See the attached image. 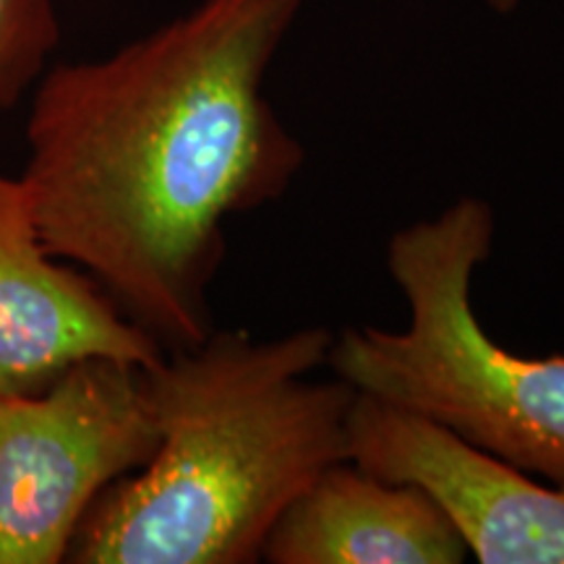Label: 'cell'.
<instances>
[{
  "mask_svg": "<svg viewBox=\"0 0 564 564\" xmlns=\"http://www.w3.org/2000/svg\"><path fill=\"white\" fill-rule=\"evenodd\" d=\"M350 460L392 484L419 486L481 564H564V484H535L460 436L371 394L356 392Z\"/></svg>",
  "mask_w": 564,
  "mask_h": 564,
  "instance_id": "obj_5",
  "label": "cell"
},
{
  "mask_svg": "<svg viewBox=\"0 0 564 564\" xmlns=\"http://www.w3.org/2000/svg\"><path fill=\"white\" fill-rule=\"evenodd\" d=\"M494 11H512L518 6V0H486Z\"/></svg>",
  "mask_w": 564,
  "mask_h": 564,
  "instance_id": "obj_9",
  "label": "cell"
},
{
  "mask_svg": "<svg viewBox=\"0 0 564 564\" xmlns=\"http://www.w3.org/2000/svg\"><path fill=\"white\" fill-rule=\"evenodd\" d=\"M58 40L55 0H0V121L37 87Z\"/></svg>",
  "mask_w": 564,
  "mask_h": 564,
  "instance_id": "obj_8",
  "label": "cell"
},
{
  "mask_svg": "<svg viewBox=\"0 0 564 564\" xmlns=\"http://www.w3.org/2000/svg\"><path fill=\"white\" fill-rule=\"evenodd\" d=\"M491 243L494 212L478 196L394 232L387 267L408 303V327H345L327 366L356 392L564 484V356H514L478 322L474 274Z\"/></svg>",
  "mask_w": 564,
  "mask_h": 564,
  "instance_id": "obj_3",
  "label": "cell"
},
{
  "mask_svg": "<svg viewBox=\"0 0 564 564\" xmlns=\"http://www.w3.org/2000/svg\"><path fill=\"white\" fill-rule=\"evenodd\" d=\"M87 358L150 369L165 350L45 249L24 181L0 173V394L45 390Z\"/></svg>",
  "mask_w": 564,
  "mask_h": 564,
  "instance_id": "obj_6",
  "label": "cell"
},
{
  "mask_svg": "<svg viewBox=\"0 0 564 564\" xmlns=\"http://www.w3.org/2000/svg\"><path fill=\"white\" fill-rule=\"evenodd\" d=\"M335 335L274 340L212 329L144 369L160 444L100 494L68 564H253L272 525L329 465L350 460L356 390L316 382Z\"/></svg>",
  "mask_w": 564,
  "mask_h": 564,
  "instance_id": "obj_2",
  "label": "cell"
},
{
  "mask_svg": "<svg viewBox=\"0 0 564 564\" xmlns=\"http://www.w3.org/2000/svg\"><path fill=\"white\" fill-rule=\"evenodd\" d=\"M303 3L202 0L34 87L19 178L42 243L165 352L215 329L225 223L278 202L306 160L264 97Z\"/></svg>",
  "mask_w": 564,
  "mask_h": 564,
  "instance_id": "obj_1",
  "label": "cell"
},
{
  "mask_svg": "<svg viewBox=\"0 0 564 564\" xmlns=\"http://www.w3.org/2000/svg\"><path fill=\"white\" fill-rule=\"evenodd\" d=\"M468 560L442 507L352 460L329 465L280 514L262 549L270 564H457Z\"/></svg>",
  "mask_w": 564,
  "mask_h": 564,
  "instance_id": "obj_7",
  "label": "cell"
},
{
  "mask_svg": "<svg viewBox=\"0 0 564 564\" xmlns=\"http://www.w3.org/2000/svg\"><path fill=\"white\" fill-rule=\"evenodd\" d=\"M160 444L144 369L87 358L40 392L0 394V564H61L100 494Z\"/></svg>",
  "mask_w": 564,
  "mask_h": 564,
  "instance_id": "obj_4",
  "label": "cell"
}]
</instances>
